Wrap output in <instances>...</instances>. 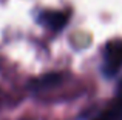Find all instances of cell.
Instances as JSON below:
<instances>
[{"label": "cell", "instance_id": "7a4b0ae2", "mask_svg": "<svg viewBox=\"0 0 122 120\" xmlns=\"http://www.w3.org/2000/svg\"><path fill=\"white\" fill-rule=\"evenodd\" d=\"M60 80H62V75L60 74H46L43 77H39L36 80H33L30 86L33 89H46V88H51L54 85H57Z\"/></svg>", "mask_w": 122, "mask_h": 120}, {"label": "cell", "instance_id": "3957f363", "mask_svg": "<svg viewBox=\"0 0 122 120\" xmlns=\"http://www.w3.org/2000/svg\"><path fill=\"white\" fill-rule=\"evenodd\" d=\"M107 59L108 65H113L114 69L122 63V42H113L107 46Z\"/></svg>", "mask_w": 122, "mask_h": 120}, {"label": "cell", "instance_id": "277c9868", "mask_svg": "<svg viewBox=\"0 0 122 120\" xmlns=\"http://www.w3.org/2000/svg\"><path fill=\"white\" fill-rule=\"evenodd\" d=\"M108 117H110V119L122 120V99L116 100V102H114L113 105H111L110 112H108Z\"/></svg>", "mask_w": 122, "mask_h": 120}, {"label": "cell", "instance_id": "5b68a950", "mask_svg": "<svg viewBox=\"0 0 122 120\" xmlns=\"http://www.w3.org/2000/svg\"><path fill=\"white\" fill-rule=\"evenodd\" d=\"M119 91H121V94H122V82H121V85H119Z\"/></svg>", "mask_w": 122, "mask_h": 120}, {"label": "cell", "instance_id": "6da1fadb", "mask_svg": "<svg viewBox=\"0 0 122 120\" xmlns=\"http://www.w3.org/2000/svg\"><path fill=\"white\" fill-rule=\"evenodd\" d=\"M68 18H70V14L66 11H43L40 12L39 15V22L43 25L45 28L48 29H53V31H57V29H62L66 23H68Z\"/></svg>", "mask_w": 122, "mask_h": 120}]
</instances>
